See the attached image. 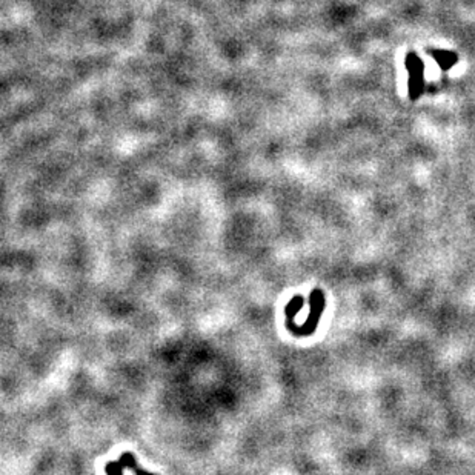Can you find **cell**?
Here are the masks:
<instances>
[{
  "mask_svg": "<svg viewBox=\"0 0 475 475\" xmlns=\"http://www.w3.org/2000/svg\"><path fill=\"white\" fill-rule=\"evenodd\" d=\"M118 461H120V465L125 467V469H131L136 475H157V474L142 469L140 465H138L137 458H136V455L131 454V452H123L120 455V458H118Z\"/></svg>",
  "mask_w": 475,
  "mask_h": 475,
  "instance_id": "1",
  "label": "cell"
},
{
  "mask_svg": "<svg viewBox=\"0 0 475 475\" xmlns=\"http://www.w3.org/2000/svg\"><path fill=\"white\" fill-rule=\"evenodd\" d=\"M125 467L120 465V461H108L105 465V474L107 475H123Z\"/></svg>",
  "mask_w": 475,
  "mask_h": 475,
  "instance_id": "2",
  "label": "cell"
}]
</instances>
